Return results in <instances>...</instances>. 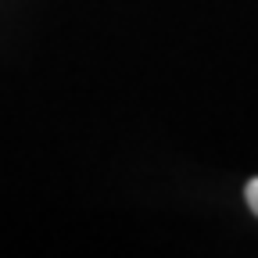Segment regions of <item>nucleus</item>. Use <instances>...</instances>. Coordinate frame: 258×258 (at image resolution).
Instances as JSON below:
<instances>
[{"mask_svg": "<svg viewBox=\"0 0 258 258\" xmlns=\"http://www.w3.org/2000/svg\"><path fill=\"white\" fill-rule=\"evenodd\" d=\"M244 201H247V208L258 215V176L247 179V186H244Z\"/></svg>", "mask_w": 258, "mask_h": 258, "instance_id": "obj_1", "label": "nucleus"}]
</instances>
